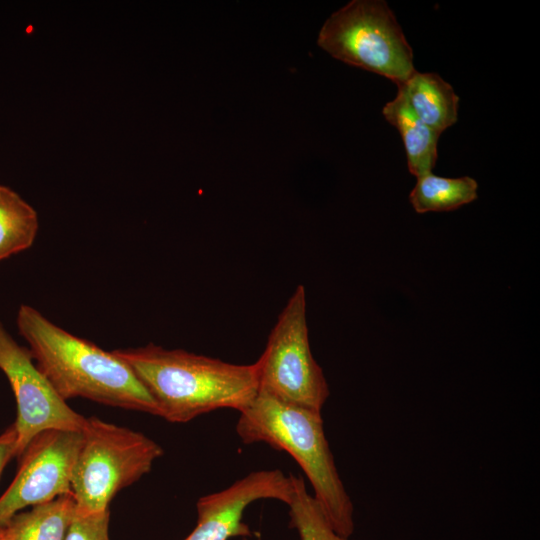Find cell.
<instances>
[{"instance_id":"cell-1","label":"cell","mask_w":540,"mask_h":540,"mask_svg":"<svg viewBox=\"0 0 540 540\" xmlns=\"http://www.w3.org/2000/svg\"><path fill=\"white\" fill-rule=\"evenodd\" d=\"M113 352L152 396L159 417L171 423H186L217 409L240 412L258 394L255 363L232 364L153 343Z\"/></svg>"},{"instance_id":"cell-2","label":"cell","mask_w":540,"mask_h":540,"mask_svg":"<svg viewBox=\"0 0 540 540\" xmlns=\"http://www.w3.org/2000/svg\"><path fill=\"white\" fill-rule=\"evenodd\" d=\"M16 323L36 366L65 401L81 397L159 416L152 396L113 351L71 334L27 304L19 307Z\"/></svg>"},{"instance_id":"cell-3","label":"cell","mask_w":540,"mask_h":540,"mask_svg":"<svg viewBox=\"0 0 540 540\" xmlns=\"http://www.w3.org/2000/svg\"><path fill=\"white\" fill-rule=\"evenodd\" d=\"M239 413L236 433L241 441L263 442L287 452L310 481L313 497L332 528L350 538L355 529L354 506L339 476L321 412L258 392Z\"/></svg>"},{"instance_id":"cell-4","label":"cell","mask_w":540,"mask_h":540,"mask_svg":"<svg viewBox=\"0 0 540 540\" xmlns=\"http://www.w3.org/2000/svg\"><path fill=\"white\" fill-rule=\"evenodd\" d=\"M162 455L161 446L143 433L87 418L71 479L77 511L109 510L114 496L149 473Z\"/></svg>"},{"instance_id":"cell-5","label":"cell","mask_w":540,"mask_h":540,"mask_svg":"<svg viewBox=\"0 0 540 540\" xmlns=\"http://www.w3.org/2000/svg\"><path fill=\"white\" fill-rule=\"evenodd\" d=\"M318 45L334 58L403 84L416 70L413 51L383 0H353L322 26Z\"/></svg>"},{"instance_id":"cell-6","label":"cell","mask_w":540,"mask_h":540,"mask_svg":"<svg viewBox=\"0 0 540 540\" xmlns=\"http://www.w3.org/2000/svg\"><path fill=\"white\" fill-rule=\"evenodd\" d=\"M255 365L258 392L321 412L330 391L310 349L303 285L288 299Z\"/></svg>"},{"instance_id":"cell-7","label":"cell","mask_w":540,"mask_h":540,"mask_svg":"<svg viewBox=\"0 0 540 540\" xmlns=\"http://www.w3.org/2000/svg\"><path fill=\"white\" fill-rule=\"evenodd\" d=\"M0 320V369L7 377L17 404V454L39 433L50 430L82 432L87 418L71 409Z\"/></svg>"},{"instance_id":"cell-8","label":"cell","mask_w":540,"mask_h":540,"mask_svg":"<svg viewBox=\"0 0 540 540\" xmlns=\"http://www.w3.org/2000/svg\"><path fill=\"white\" fill-rule=\"evenodd\" d=\"M82 432L50 429L26 446L18 472L0 497V528L28 506H36L71 493L74 464Z\"/></svg>"},{"instance_id":"cell-9","label":"cell","mask_w":540,"mask_h":540,"mask_svg":"<svg viewBox=\"0 0 540 540\" xmlns=\"http://www.w3.org/2000/svg\"><path fill=\"white\" fill-rule=\"evenodd\" d=\"M292 493L290 474L287 476L280 469L253 471L219 492L200 497L196 503V526L184 540L251 536L249 526L242 521L246 508L261 499L279 500L288 505Z\"/></svg>"},{"instance_id":"cell-10","label":"cell","mask_w":540,"mask_h":540,"mask_svg":"<svg viewBox=\"0 0 540 540\" xmlns=\"http://www.w3.org/2000/svg\"><path fill=\"white\" fill-rule=\"evenodd\" d=\"M397 87L418 118L438 133L457 122L459 97L438 74L415 70Z\"/></svg>"},{"instance_id":"cell-11","label":"cell","mask_w":540,"mask_h":540,"mask_svg":"<svg viewBox=\"0 0 540 540\" xmlns=\"http://www.w3.org/2000/svg\"><path fill=\"white\" fill-rule=\"evenodd\" d=\"M382 113L402 137L410 173L417 178L431 173L441 134L418 118L399 89L396 97L383 107Z\"/></svg>"},{"instance_id":"cell-12","label":"cell","mask_w":540,"mask_h":540,"mask_svg":"<svg viewBox=\"0 0 540 540\" xmlns=\"http://www.w3.org/2000/svg\"><path fill=\"white\" fill-rule=\"evenodd\" d=\"M76 513L72 494L15 514L3 527L2 540H65Z\"/></svg>"},{"instance_id":"cell-13","label":"cell","mask_w":540,"mask_h":540,"mask_svg":"<svg viewBox=\"0 0 540 540\" xmlns=\"http://www.w3.org/2000/svg\"><path fill=\"white\" fill-rule=\"evenodd\" d=\"M38 229L36 210L17 192L0 185V262L29 249Z\"/></svg>"},{"instance_id":"cell-14","label":"cell","mask_w":540,"mask_h":540,"mask_svg":"<svg viewBox=\"0 0 540 540\" xmlns=\"http://www.w3.org/2000/svg\"><path fill=\"white\" fill-rule=\"evenodd\" d=\"M477 189L471 177L446 178L431 172L417 178L409 201L419 214L451 211L477 199Z\"/></svg>"},{"instance_id":"cell-15","label":"cell","mask_w":540,"mask_h":540,"mask_svg":"<svg viewBox=\"0 0 540 540\" xmlns=\"http://www.w3.org/2000/svg\"><path fill=\"white\" fill-rule=\"evenodd\" d=\"M290 475L293 484L288 504L290 527L297 530L300 540H351L332 528L319 503L308 493L304 479ZM243 540L249 539L245 537Z\"/></svg>"},{"instance_id":"cell-16","label":"cell","mask_w":540,"mask_h":540,"mask_svg":"<svg viewBox=\"0 0 540 540\" xmlns=\"http://www.w3.org/2000/svg\"><path fill=\"white\" fill-rule=\"evenodd\" d=\"M109 510L83 513L76 509L65 540H110Z\"/></svg>"},{"instance_id":"cell-17","label":"cell","mask_w":540,"mask_h":540,"mask_svg":"<svg viewBox=\"0 0 540 540\" xmlns=\"http://www.w3.org/2000/svg\"><path fill=\"white\" fill-rule=\"evenodd\" d=\"M17 454V432L14 424L0 435V475L8 461Z\"/></svg>"},{"instance_id":"cell-18","label":"cell","mask_w":540,"mask_h":540,"mask_svg":"<svg viewBox=\"0 0 540 540\" xmlns=\"http://www.w3.org/2000/svg\"><path fill=\"white\" fill-rule=\"evenodd\" d=\"M2 537H3V527L0 528V540H2Z\"/></svg>"}]
</instances>
